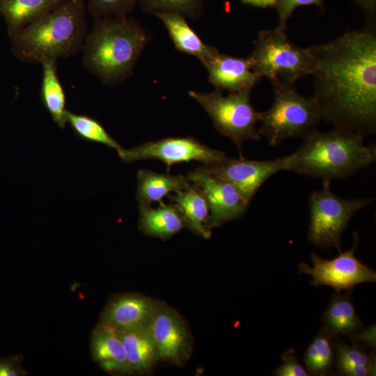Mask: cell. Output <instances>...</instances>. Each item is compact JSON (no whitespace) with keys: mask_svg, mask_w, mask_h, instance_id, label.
Wrapping results in <instances>:
<instances>
[{"mask_svg":"<svg viewBox=\"0 0 376 376\" xmlns=\"http://www.w3.org/2000/svg\"><path fill=\"white\" fill-rule=\"evenodd\" d=\"M320 117L367 136L376 132V26L308 47Z\"/></svg>","mask_w":376,"mask_h":376,"instance_id":"cell-1","label":"cell"},{"mask_svg":"<svg viewBox=\"0 0 376 376\" xmlns=\"http://www.w3.org/2000/svg\"><path fill=\"white\" fill-rule=\"evenodd\" d=\"M148 41L143 28L127 15L94 18L81 49L83 65L106 86H116L132 75Z\"/></svg>","mask_w":376,"mask_h":376,"instance_id":"cell-2","label":"cell"},{"mask_svg":"<svg viewBox=\"0 0 376 376\" xmlns=\"http://www.w3.org/2000/svg\"><path fill=\"white\" fill-rule=\"evenodd\" d=\"M87 13L85 0H68L9 36L13 54L34 64L77 55L88 33Z\"/></svg>","mask_w":376,"mask_h":376,"instance_id":"cell-3","label":"cell"},{"mask_svg":"<svg viewBox=\"0 0 376 376\" xmlns=\"http://www.w3.org/2000/svg\"><path fill=\"white\" fill-rule=\"evenodd\" d=\"M375 145L366 146L363 136L347 129L315 130L291 155L288 171L331 181L355 175L375 162Z\"/></svg>","mask_w":376,"mask_h":376,"instance_id":"cell-4","label":"cell"},{"mask_svg":"<svg viewBox=\"0 0 376 376\" xmlns=\"http://www.w3.org/2000/svg\"><path fill=\"white\" fill-rule=\"evenodd\" d=\"M285 31L278 26L260 31L248 57L253 72L260 79H269L272 86L295 85L300 78L311 75L313 69L308 47L290 41Z\"/></svg>","mask_w":376,"mask_h":376,"instance_id":"cell-5","label":"cell"},{"mask_svg":"<svg viewBox=\"0 0 376 376\" xmlns=\"http://www.w3.org/2000/svg\"><path fill=\"white\" fill-rule=\"evenodd\" d=\"M272 106L260 112L259 134L272 146L292 139H302L315 132L321 120L317 104L312 97L301 95L292 86H272Z\"/></svg>","mask_w":376,"mask_h":376,"instance_id":"cell-6","label":"cell"},{"mask_svg":"<svg viewBox=\"0 0 376 376\" xmlns=\"http://www.w3.org/2000/svg\"><path fill=\"white\" fill-rule=\"evenodd\" d=\"M251 91V88H247L227 96L218 89L211 93L196 91L188 93L206 111L215 128L237 146L241 155L242 146L245 141L260 139L256 129L260 112L252 105Z\"/></svg>","mask_w":376,"mask_h":376,"instance_id":"cell-7","label":"cell"},{"mask_svg":"<svg viewBox=\"0 0 376 376\" xmlns=\"http://www.w3.org/2000/svg\"><path fill=\"white\" fill-rule=\"evenodd\" d=\"M321 190L309 197V241L320 248L335 247L340 251V237L351 217L359 210L369 205L373 198L347 199L334 194L330 181H323Z\"/></svg>","mask_w":376,"mask_h":376,"instance_id":"cell-8","label":"cell"},{"mask_svg":"<svg viewBox=\"0 0 376 376\" xmlns=\"http://www.w3.org/2000/svg\"><path fill=\"white\" fill-rule=\"evenodd\" d=\"M126 163L144 159L163 162L167 172L175 164L198 161L205 166H214L225 162L228 157L220 151L199 142L194 137H169L157 141L142 143L117 152Z\"/></svg>","mask_w":376,"mask_h":376,"instance_id":"cell-9","label":"cell"},{"mask_svg":"<svg viewBox=\"0 0 376 376\" xmlns=\"http://www.w3.org/2000/svg\"><path fill=\"white\" fill-rule=\"evenodd\" d=\"M357 241L355 233L352 247L344 252L339 251V255L331 260L322 258L312 253L313 266L301 263L298 265L299 272L310 275L313 279V285L331 286L337 293L342 290H352L356 285L361 283L375 282V271L355 257Z\"/></svg>","mask_w":376,"mask_h":376,"instance_id":"cell-10","label":"cell"},{"mask_svg":"<svg viewBox=\"0 0 376 376\" xmlns=\"http://www.w3.org/2000/svg\"><path fill=\"white\" fill-rule=\"evenodd\" d=\"M203 193L209 207L207 226L211 229L242 217L250 202L232 183L201 167L187 175Z\"/></svg>","mask_w":376,"mask_h":376,"instance_id":"cell-11","label":"cell"},{"mask_svg":"<svg viewBox=\"0 0 376 376\" xmlns=\"http://www.w3.org/2000/svg\"><path fill=\"white\" fill-rule=\"evenodd\" d=\"M291 155L267 161L228 158L221 164L201 166L206 172L232 183L249 201L270 177L281 171H288Z\"/></svg>","mask_w":376,"mask_h":376,"instance_id":"cell-12","label":"cell"},{"mask_svg":"<svg viewBox=\"0 0 376 376\" xmlns=\"http://www.w3.org/2000/svg\"><path fill=\"white\" fill-rule=\"evenodd\" d=\"M148 328L159 359L180 364L189 356L190 338L182 317L173 308L158 301Z\"/></svg>","mask_w":376,"mask_h":376,"instance_id":"cell-13","label":"cell"},{"mask_svg":"<svg viewBox=\"0 0 376 376\" xmlns=\"http://www.w3.org/2000/svg\"><path fill=\"white\" fill-rule=\"evenodd\" d=\"M203 64L207 70L209 82L216 89L229 93L253 89L261 79L251 70L248 58L232 56L218 49Z\"/></svg>","mask_w":376,"mask_h":376,"instance_id":"cell-14","label":"cell"},{"mask_svg":"<svg viewBox=\"0 0 376 376\" xmlns=\"http://www.w3.org/2000/svg\"><path fill=\"white\" fill-rule=\"evenodd\" d=\"M158 301L136 293L115 297L103 311L100 322L118 331L148 326Z\"/></svg>","mask_w":376,"mask_h":376,"instance_id":"cell-15","label":"cell"},{"mask_svg":"<svg viewBox=\"0 0 376 376\" xmlns=\"http://www.w3.org/2000/svg\"><path fill=\"white\" fill-rule=\"evenodd\" d=\"M93 359L106 372L114 375L131 374L127 354L118 332L100 322L91 337Z\"/></svg>","mask_w":376,"mask_h":376,"instance_id":"cell-16","label":"cell"},{"mask_svg":"<svg viewBox=\"0 0 376 376\" xmlns=\"http://www.w3.org/2000/svg\"><path fill=\"white\" fill-rule=\"evenodd\" d=\"M139 228L146 235L166 240L179 233L187 224L182 213L174 203L159 202L157 207L139 203Z\"/></svg>","mask_w":376,"mask_h":376,"instance_id":"cell-17","label":"cell"},{"mask_svg":"<svg viewBox=\"0 0 376 376\" xmlns=\"http://www.w3.org/2000/svg\"><path fill=\"white\" fill-rule=\"evenodd\" d=\"M68 0H0V15L4 19L8 34L22 28L57 9Z\"/></svg>","mask_w":376,"mask_h":376,"instance_id":"cell-18","label":"cell"},{"mask_svg":"<svg viewBox=\"0 0 376 376\" xmlns=\"http://www.w3.org/2000/svg\"><path fill=\"white\" fill-rule=\"evenodd\" d=\"M118 332L127 354L131 374L148 373L159 359L148 326Z\"/></svg>","mask_w":376,"mask_h":376,"instance_id":"cell-19","label":"cell"},{"mask_svg":"<svg viewBox=\"0 0 376 376\" xmlns=\"http://www.w3.org/2000/svg\"><path fill=\"white\" fill-rule=\"evenodd\" d=\"M154 15L164 24L178 51L196 56L203 63L217 49L201 40L183 15L171 12L157 13Z\"/></svg>","mask_w":376,"mask_h":376,"instance_id":"cell-20","label":"cell"},{"mask_svg":"<svg viewBox=\"0 0 376 376\" xmlns=\"http://www.w3.org/2000/svg\"><path fill=\"white\" fill-rule=\"evenodd\" d=\"M174 193L168 194V198L178 207L186 219L187 227L202 237L209 238L211 235V230L207 226L209 207L200 188L191 182L184 189Z\"/></svg>","mask_w":376,"mask_h":376,"instance_id":"cell-21","label":"cell"},{"mask_svg":"<svg viewBox=\"0 0 376 376\" xmlns=\"http://www.w3.org/2000/svg\"><path fill=\"white\" fill-rule=\"evenodd\" d=\"M40 65L42 68V104L53 121L59 127L64 129L67 124L66 97L57 73V60L46 59Z\"/></svg>","mask_w":376,"mask_h":376,"instance_id":"cell-22","label":"cell"},{"mask_svg":"<svg viewBox=\"0 0 376 376\" xmlns=\"http://www.w3.org/2000/svg\"><path fill=\"white\" fill-rule=\"evenodd\" d=\"M137 180L136 198L139 203L149 205L162 201L163 197L170 192L184 189L191 183L187 176L162 174L144 169L138 171Z\"/></svg>","mask_w":376,"mask_h":376,"instance_id":"cell-23","label":"cell"},{"mask_svg":"<svg viewBox=\"0 0 376 376\" xmlns=\"http://www.w3.org/2000/svg\"><path fill=\"white\" fill-rule=\"evenodd\" d=\"M323 329L331 337L354 335L362 326L349 297L334 295L322 317Z\"/></svg>","mask_w":376,"mask_h":376,"instance_id":"cell-24","label":"cell"},{"mask_svg":"<svg viewBox=\"0 0 376 376\" xmlns=\"http://www.w3.org/2000/svg\"><path fill=\"white\" fill-rule=\"evenodd\" d=\"M66 120L76 135L83 140L105 145L117 152L123 148L93 117L67 110Z\"/></svg>","mask_w":376,"mask_h":376,"instance_id":"cell-25","label":"cell"},{"mask_svg":"<svg viewBox=\"0 0 376 376\" xmlns=\"http://www.w3.org/2000/svg\"><path fill=\"white\" fill-rule=\"evenodd\" d=\"M331 338L322 329L306 349L304 359L308 373L324 375L330 370L334 357Z\"/></svg>","mask_w":376,"mask_h":376,"instance_id":"cell-26","label":"cell"},{"mask_svg":"<svg viewBox=\"0 0 376 376\" xmlns=\"http://www.w3.org/2000/svg\"><path fill=\"white\" fill-rule=\"evenodd\" d=\"M207 0H138L142 10L155 14L162 12L176 13L185 17L196 19L202 14Z\"/></svg>","mask_w":376,"mask_h":376,"instance_id":"cell-27","label":"cell"},{"mask_svg":"<svg viewBox=\"0 0 376 376\" xmlns=\"http://www.w3.org/2000/svg\"><path fill=\"white\" fill-rule=\"evenodd\" d=\"M138 0H87L88 13L94 18L127 15L132 12Z\"/></svg>","mask_w":376,"mask_h":376,"instance_id":"cell-28","label":"cell"},{"mask_svg":"<svg viewBox=\"0 0 376 376\" xmlns=\"http://www.w3.org/2000/svg\"><path fill=\"white\" fill-rule=\"evenodd\" d=\"M336 362L363 365L375 368L373 356H369L365 351L355 345L338 344L336 347Z\"/></svg>","mask_w":376,"mask_h":376,"instance_id":"cell-29","label":"cell"},{"mask_svg":"<svg viewBox=\"0 0 376 376\" xmlns=\"http://www.w3.org/2000/svg\"><path fill=\"white\" fill-rule=\"evenodd\" d=\"M315 5L324 8V0H276L275 8L278 15V27L286 30L287 22L293 11L299 6Z\"/></svg>","mask_w":376,"mask_h":376,"instance_id":"cell-30","label":"cell"},{"mask_svg":"<svg viewBox=\"0 0 376 376\" xmlns=\"http://www.w3.org/2000/svg\"><path fill=\"white\" fill-rule=\"evenodd\" d=\"M283 363L275 370L278 376H307L308 373L300 364L292 348L286 350L281 357Z\"/></svg>","mask_w":376,"mask_h":376,"instance_id":"cell-31","label":"cell"},{"mask_svg":"<svg viewBox=\"0 0 376 376\" xmlns=\"http://www.w3.org/2000/svg\"><path fill=\"white\" fill-rule=\"evenodd\" d=\"M22 355L0 358V376H24L27 373L22 368Z\"/></svg>","mask_w":376,"mask_h":376,"instance_id":"cell-32","label":"cell"},{"mask_svg":"<svg viewBox=\"0 0 376 376\" xmlns=\"http://www.w3.org/2000/svg\"><path fill=\"white\" fill-rule=\"evenodd\" d=\"M337 366L339 372L350 376H367L375 373V368L363 365L337 362Z\"/></svg>","mask_w":376,"mask_h":376,"instance_id":"cell-33","label":"cell"},{"mask_svg":"<svg viewBox=\"0 0 376 376\" xmlns=\"http://www.w3.org/2000/svg\"><path fill=\"white\" fill-rule=\"evenodd\" d=\"M362 8L365 17L366 25L376 26V0H353Z\"/></svg>","mask_w":376,"mask_h":376,"instance_id":"cell-34","label":"cell"},{"mask_svg":"<svg viewBox=\"0 0 376 376\" xmlns=\"http://www.w3.org/2000/svg\"><path fill=\"white\" fill-rule=\"evenodd\" d=\"M354 338L358 340L368 344L371 347H375V327L371 326L368 329L362 331L359 334L354 335Z\"/></svg>","mask_w":376,"mask_h":376,"instance_id":"cell-35","label":"cell"},{"mask_svg":"<svg viewBox=\"0 0 376 376\" xmlns=\"http://www.w3.org/2000/svg\"><path fill=\"white\" fill-rule=\"evenodd\" d=\"M243 3L259 7L274 5L276 0H241Z\"/></svg>","mask_w":376,"mask_h":376,"instance_id":"cell-36","label":"cell"}]
</instances>
